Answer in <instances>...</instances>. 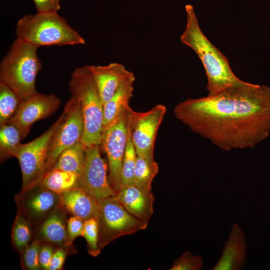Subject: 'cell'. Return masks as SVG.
<instances>
[{"mask_svg": "<svg viewBox=\"0 0 270 270\" xmlns=\"http://www.w3.org/2000/svg\"><path fill=\"white\" fill-rule=\"evenodd\" d=\"M176 118L225 151L252 148L270 134V88L247 82L214 94L188 98Z\"/></svg>", "mask_w": 270, "mask_h": 270, "instance_id": "6da1fadb", "label": "cell"}, {"mask_svg": "<svg viewBox=\"0 0 270 270\" xmlns=\"http://www.w3.org/2000/svg\"><path fill=\"white\" fill-rule=\"evenodd\" d=\"M187 22L184 32L180 36L182 43L197 54L204 68L208 78V95L214 94L226 88L246 84L232 72L228 61L202 32L191 4L185 6Z\"/></svg>", "mask_w": 270, "mask_h": 270, "instance_id": "7a4b0ae2", "label": "cell"}, {"mask_svg": "<svg viewBox=\"0 0 270 270\" xmlns=\"http://www.w3.org/2000/svg\"><path fill=\"white\" fill-rule=\"evenodd\" d=\"M38 47L16 38L0 64V82L12 89L22 100L38 92L36 76L42 68Z\"/></svg>", "mask_w": 270, "mask_h": 270, "instance_id": "3957f363", "label": "cell"}, {"mask_svg": "<svg viewBox=\"0 0 270 270\" xmlns=\"http://www.w3.org/2000/svg\"><path fill=\"white\" fill-rule=\"evenodd\" d=\"M16 38L42 46L82 44L84 38L58 12H37L20 18L16 28Z\"/></svg>", "mask_w": 270, "mask_h": 270, "instance_id": "277c9868", "label": "cell"}, {"mask_svg": "<svg viewBox=\"0 0 270 270\" xmlns=\"http://www.w3.org/2000/svg\"><path fill=\"white\" fill-rule=\"evenodd\" d=\"M69 90L82 106L84 132L82 140L85 148L102 142L104 105L88 66L76 68L71 74Z\"/></svg>", "mask_w": 270, "mask_h": 270, "instance_id": "5b68a950", "label": "cell"}, {"mask_svg": "<svg viewBox=\"0 0 270 270\" xmlns=\"http://www.w3.org/2000/svg\"><path fill=\"white\" fill-rule=\"evenodd\" d=\"M61 118L60 115L42 134L30 142L20 144L13 152L12 156L18 159L21 169V191L41 184L48 172L46 160L50 142Z\"/></svg>", "mask_w": 270, "mask_h": 270, "instance_id": "8992f818", "label": "cell"}, {"mask_svg": "<svg viewBox=\"0 0 270 270\" xmlns=\"http://www.w3.org/2000/svg\"><path fill=\"white\" fill-rule=\"evenodd\" d=\"M96 218L101 250L118 238L144 230L148 225L128 212L114 196L98 201Z\"/></svg>", "mask_w": 270, "mask_h": 270, "instance_id": "52a82bcc", "label": "cell"}, {"mask_svg": "<svg viewBox=\"0 0 270 270\" xmlns=\"http://www.w3.org/2000/svg\"><path fill=\"white\" fill-rule=\"evenodd\" d=\"M61 120L50 139L46 160L48 172L52 170L60 154L82 141L84 120L80 102L72 96L66 103Z\"/></svg>", "mask_w": 270, "mask_h": 270, "instance_id": "ba28073f", "label": "cell"}, {"mask_svg": "<svg viewBox=\"0 0 270 270\" xmlns=\"http://www.w3.org/2000/svg\"><path fill=\"white\" fill-rule=\"evenodd\" d=\"M131 108L130 106L102 130L100 145L108 158L109 182L116 194L120 187L122 162L128 142Z\"/></svg>", "mask_w": 270, "mask_h": 270, "instance_id": "9c48e42d", "label": "cell"}, {"mask_svg": "<svg viewBox=\"0 0 270 270\" xmlns=\"http://www.w3.org/2000/svg\"><path fill=\"white\" fill-rule=\"evenodd\" d=\"M166 112V106L161 104L145 112H137L130 109L131 135L137 155L154 159L157 132Z\"/></svg>", "mask_w": 270, "mask_h": 270, "instance_id": "30bf717a", "label": "cell"}, {"mask_svg": "<svg viewBox=\"0 0 270 270\" xmlns=\"http://www.w3.org/2000/svg\"><path fill=\"white\" fill-rule=\"evenodd\" d=\"M107 165L101 157L100 146L86 148V161L79 176L78 188L83 190L97 201L114 196L107 174Z\"/></svg>", "mask_w": 270, "mask_h": 270, "instance_id": "8fae6325", "label": "cell"}, {"mask_svg": "<svg viewBox=\"0 0 270 270\" xmlns=\"http://www.w3.org/2000/svg\"><path fill=\"white\" fill-rule=\"evenodd\" d=\"M18 210L32 224H39L56 208L61 205L60 194L44 187L41 184L24 191L15 196Z\"/></svg>", "mask_w": 270, "mask_h": 270, "instance_id": "7c38bea8", "label": "cell"}, {"mask_svg": "<svg viewBox=\"0 0 270 270\" xmlns=\"http://www.w3.org/2000/svg\"><path fill=\"white\" fill-rule=\"evenodd\" d=\"M60 104V98L54 94L38 92L22 100L14 115L7 122L17 127L24 139L34 123L52 116L59 108Z\"/></svg>", "mask_w": 270, "mask_h": 270, "instance_id": "4fadbf2b", "label": "cell"}, {"mask_svg": "<svg viewBox=\"0 0 270 270\" xmlns=\"http://www.w3.org/2000/svg\"><path fill=\"white\" fill-rule=\"evenodd\" d=\"M103 105L113 96L120 84L134 74L122 64L112 62L106 66H88Z\"/></svg>", "mask_w": 270, "mask_h": 270, "instance_id": "5bb4252c", "label": "cell"}, {"mask_svg": "<svg viewBox=\"0 0 270 270\" xmlns=\"http://www.w3.org/2000/svg\"><path fill=\"white\" fill-rule=\"evenodd\" d=\"M114 197L130 214L148 224L154 212V198L152 190L133 184L120 188Z\"/></svg>", "mask_w": 270, "mask_h": 270, "instance_id": "9a60e30c", "label": "cell"}, {"mask_svg": "<svg viewBox=\"0 0 270 270\" xmlns=\"http://www.w3.org/2000/svg\"><path fill=\"white\" fill-rule=\"evenodd\" d=\"M247 258V244L244 232L234 224L222 253L212 270H240L244 268Z\"/></svg>", "mask_w": 270, "mask_h": 270, "instance_id": "2e32d148", "label": "cell"}, {"mask_svg": "<svg viewBox=\"0 0 270 270\" xmlns=\"http://www.w3.org/2000/svg\"><path fill=\"white\" fill-rule=\"evenodd\" d=\"M66 212L61 205L53 210L38 224L37 239L57 248L70 247L68 242Z\"/></svg>", "mask_w": 270, "mask_h": 270, "instance_id": "e0dca14e", "label": "cell"}, {"mask_svg": "<svg viewBox=\"0 0 270 270\" xmlns=\"http://www.w3.org/2000/svg\"><path fill=\"white\" fill-rule=\"evenodd\" d=\"M61 206L72 216L84 220L97 217L98 202L80 188L60 194Z\"/></svg>", "mask_w": 270, "mask_h": 270, "instance_id": "ac0fdd59", "label": "cell"}, {"mask_svg": "<svg viewBox=\"0 0 270 270\" xmlns=\"http://www.w3.org/2000/svg\"><path fill=\"white\" fill-rule=\"evenodd\" d=\"M134 81V74L126 79L110 99L104 105L103 130L114 122L130 107L129 103L133 96Z\"/></svg>", "mask_w": 270, "mask_h": 270, "instance_id": "d6986e66", "label": "cell"}, {"mask_svg": "<svg viewBox=\"0 0 270 270\" xmlns=\"http://www.w3.org/2000/svg\"><path fill=\"white\" fill-rule=\"evenodd\" d=\"M86 161V148L80 141L64 150L58 156L52 169L80 174Z\"/></svg>", "mask_w": 270, "mask_h": 270, "instance_id": "ffe728a7", "label": "cell"}, {"mask_svg": "<svg viewBox=\"0 0 270 270\" xmlns=\"http://www.w3.org/2000/svg\"><path fill=\"white\" fill-rule=\"evenodd\" d=\"M79 175L60 170L52 169L47 172L41 184L44 188L60 194L78 186Z\"/></svg>", "mask_w": 270, "mask_h": 270, "instance_id": "44dd1931", "label": "cell"}, {"mask_svg": "<svg viewBox=\"0 0 270 270\" xmlns=\"http://www.w3.org/2000/svg\"><path fill=\"white\" fill-rule=\"evenodd\" d=\"M159 170L158 163L142 156H137L134 184L145 190H152V184Z\"/></svg>", "mask_w": 270, "mask_h": 270, "instance_id": "7402d4cb", "label": "cell"}, {"mask_svg": "<svg viewBox=\"0 0 270 270\" xmlns=\"http://www.w3.org/2000/svg\"><path fill=\"white\" fill-rule=\"evenodd\" d=\"M23 140L22 134L14 125L6 122L0 125V159L3 162L12 156L14 150Z\"/></svg>", "mask_w": 270, "mask_h": 270, "instance_id": "603a6c76", "label": "cell"}, {"mask_svg": "<svg viewBox=\"0 0 270 270\" xmlns=\"http://www.w3.org/2000/svg\"><path fill=\"white\" fill-rule=\"evenodd\" d=\"M32 224L20 211H18L12 230V242L14 248L20 252L31 242Z\"/></svg>", "mask_w": 270, "mask_h": 270, "instance_id": "cb8c5ba5", "label": "cell"}, {"mask_svg": "<svg viewBox=\"0 0 270 270\" xmlns=\"http://www.w3.org/2000/svg\"><path fill=\"white\" fill-rule=\"evenodd\" d=\"M22 102L12 89L0 82V125L13 117Z\"/></svg>", "mask_w": 270, "mask_h": 270, "instance_id": "d4e9b609", "label": "cell"}, {"mask_svg": "<svg viewBox=\"0 0 270 270\" xmlns=\"http://www.w3.org/2000/svg\"><path fill=\"white\" fill-rule=\"evenodd\" d=\"M137 156L132 138L130 114L128 135L122 162L120 188L134 184V172Z\"/></svg>", "mask_w": 270, "mask_h": 270, "instance_id": "484cf974", "label": "cell"}, {"mask_svg": "<svg viewBox=\"0 0 270 270\" xmlns=\"http://www.w3.org/2000/svg\"><path fill=\"white\" fill-rule=\"evenodd\" d=\"M82 236L86 240L89 254L97 256L101 248L98 244V224L96 217L84 220Z\"/></svg>", "mask_w": 270, "mask_h": 270, "instance_id": "4316f807", "label": "cell"}, {"mask_svg": "<svg viewBox=\"0 0 270 270\" xmlns=\"http://www.w3.org/2000/svg\"><path fill=\"white\" fill-rule=\"evenodd\" d=\"M41 244V241L36 238L20 252L23 268L29 270L40 269L39 252Z\"/></svg>", "mask_w": 270, "mask_h": 270, "instance_id": "83f0119b", "label": "cell"}, {"mask_svg": "<svg viewBox=\"0 0 270 270\" xmlns=\"http://www.w3.org/2000/svg\"><path fill=\"white\" fill-rule=\"evenodd\" d=\"M204 264L202 256L192 254L190 252L183 253L174 260L170 270H200Z\"/></svg>", "mask_w": 270, "mask_h": 270, "instance_id": "f1b7e54d", "label": "cell"}, {"mask_svg": "<svg viewBox=\"0 0 270 270\" xmlns=\"http://www.w3.org/2000/svg\"><path fill=\"white\" fill-rule=\"evenodd\" d=\"M84 220L78 216H72L67 221L68 242L69 246L72 244L74 240L82 235Z\"/></svg>", "mask_w": 270, "mask_h": 270, "instance_id": "f546056e", "label": "cell"}, {"mask_svg": "<svg viewBox=\"0 0 270 270\" xmlns=\"http://www.w3.org/2000/svg\"><path fill=\"white\" fill-rule=\"evenodd\" d=\"M54 250V246L46 243L42 244V242L39 252L40 268L49 270L50 262Z\"/></svg>", "mask_w": 270, "mask_h": 270, "instance_id": "4dcf8cb0", "label": "cell"}, {"mask_svg": "<svg viewBox=\"0 0 270 270\" xmlns=\"http://www.w3.org/2000/svg\"><path fill=\"white\" fill-rule=\"evenodd\" d=\"M37 12H58L60 0H32Z\"/></svg>", "mask_w": 270, "mask_h": 270, "instance_id": "1f68e13d", "label": "cell"}, {"mask_svg": "<svg viewBox=\"0 0 270 270\" xmlns=\"http://www.w3.org/2000/svg\"><path fill=\"white\" fill-rule=\"evenodd\" d=\"M66 248L58 247L55 250L51 259L49 270H60L62 269L68 253Z\"/></svg>", "mask_w": 270, "mask_h": 270, "instance_id": "d6a6232c", "label": "cell"}]
</instances>
